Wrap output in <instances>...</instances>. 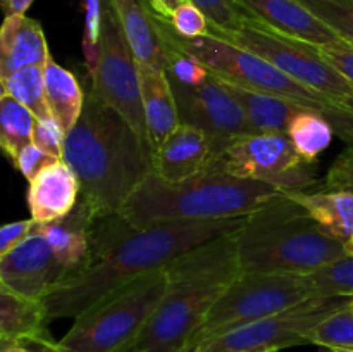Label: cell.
<instances>
[{
    "mask_svg": "<svg viewBox=\"0 0 353 352\" xmlns=\"http://www.w3.org/2000/svg\"><path fill=\"white\" fill-rule=\"evenodd\" d=\"M248 216L214 221H168L137 228L123 216L97 219L85 264L43 299L48 323L76 320L119 286L168 268L185 252L240 230Z\"/></svg>",
    "mask_w": 353,
    "mask_h": 352,
    "instance_id": "cell-1",
    "label": "cell"
},
{
    "mask_svg": "<svg viewBox=\"0 0 353 352\" xmlns=\"http://www.w3.org/2000/svg\"><path fill=\"white\" fill-rule=\"evenodd\" d=\"M62 159L78 176L79 199L95 219L121 214L134 188L152 173V148L97 93L92 79L85 86L81 116L65 135Z\"/></svg>",
    "mask_w": 353,
    "mask_h": 352,
    "instance_id": "cell-2",
    "label": "cell"
},
{
    "mask_svg": "<svg viewBox=\"0 0 353 352\" xmlns=\"http://www.w3.org/2000/svg\"><path fill=\"white\" fill-rule=\"evenodd\" d=\"M236 231L185 252L164 268L169 286L134 342L138 352H183L188 347L214 302L241 275Z\"/></svg>",
    "mask_w": 353,
    "mask_h": 352,
    "instance_id": "cell-3",
    "label": "cell"
},
{
    "mask_svg": "<svg viewBox=\"0 0 353 352\" xmlns=\"http://www.w3.org/2000/svg\"><path fill=\"white\" fill-rule=\"evenodd\" d=\"M285 192L268 183L236 178L212 164L209 171L181 183H168L150 173L123 206L133 226L168 221H214L257 213Z\"/></svg>",
    "mask_w": 353,
    "mask_h": 352,
    "instance_id": "cell-4",
    "label": "cell"
},
{
    "mask_svg": "<svg viewBox=\"0 0 353 352\" xmlns=\"http://www.w3.org/2000/svg\"><path fill=\"white\" fill-rule=\"evenodd\" d=\"M234 238L241 275H310L347 255L343 242L286 193L250 214Z\"/></svg>",
    "mask_w": 353,
    "mask_h": 352,
    "instance_id": "cell-5",
    "label": "cell"
},
{
    "mask_svg": "<svg viewBox=\"0 0 353 352\" xmlns=\"http://www.w3.org/2000/svg\"><path fill=\"white\" fill-rule=\"evenodd\" d=\"M155 16V14H154ZM157 30L162 38L178 47L179 50L199 59L212 76L223 81L234 83L243 88L281 95L310 110L324 114L333 124L334 131L348 145L353 144V109L338 106L321 93L312 92L300 85L288 75L265 61L261 55L238 47L233 41L224 40L216 35L199 38H183L172 30L165 19L155 16Z\"/></svg>",
    "mask_w": 353,
    "mask_h": 352,
    "instance_id": "cell-6",
    "label": "cell"
},
{
    "mask_svg": "<svg viewBox=\"0 0 353 352\" xmlns=\"http://www.w3.org/2000/svg\"><path fill=\"white\" fill-rule=\"evenodd\" d=\"M168 286L164 269L119 286L79 314L68 333L41 352H123L133 347Z\"/></svg>",
    "mask_w": 353,
    "mask_h": 352,
    "instance_id": "cell-7",
    "label": "cell"
},
{
    "mask_svg": "<svg viewBox=\"0 0 353 352\" xmlns=\"http://www.w3.org/2000/svg\"><path fill=\"white\" fill-rule=\"evenodd\" d=\"M312 297L319 295L314 293L305 275H281V273L240 275L214 302L202 326L196 330L186 349L228 333L243 324L292 309Z\"/></svg>",
    "mask_w": 353,
    "mask_h": 352,
    "instance_id": "cell-8",
    "label": "cell"
},
{
    "mask_svg": "<svg viewBox=\"0 0 353 352\" xmlns=\"http://www.w3.org/2000/svg\"><path fill=\"white\" fill-rule=\"evenodd\" d=\"M221 38L261 55L290 78L321 93L331 102L353 109L352 85L324 59L316 45L278 33L252 17L245 19L240 30Z\"/></svg>",
    "mask_w": 353,
    "mask_h": 352,
    "instance_id": "cell-9",
    "label": "cell"
},
{
    "mask_svg": "<svg viewBox=\"0 0 353 352\" xmlns=\"http://www.w3.org/2000/svg\"><path fill=\"white\" fill-rule=\"evenodd\" d=\"M228 175L255 179L281 192L316 186V161H309L293 145L288 133H250L238 137L214 161Z\"/></svg>",
    "mask_w": 353,
    "mask_h": 352,
    "instance_id": "cell-10",
    "label": "cell"
},
{
    "mask_svg": "<svg viewBox=\"0 0 353 352\" xmlns=\"http://www.w3.org/2000/svg\"><path fill=\"white\" fill-rule=\"evenodd\" d=\"M352 302L353 297H312L292 309L234 328L193 345L185 352H279L295 345L310 344V331L327 316L345 309Z\"/></svg>",
    "mask_w": 353,
    "mask_h": 352,
    "instance_id": "cell-11",
    "label": "cell"
},
{
    "mask_svg": "<svg viewBox=\"0 0 353 352\" xmlns=\"http://www.w3.org/2000/svg\"><path fill=\"white\" fill-rule=\"evenodd\" d=\"M100 97L117 110L138 137L148 144L141 100L138 62L124 37L116 12L109 0L103 6V26L100 37V57L95 75L88 76Z\"/></svg>",
    "mask_w": 353,
    "mask_h": 352,
    "instance_id": "cell-12",
    "label": "cell"
},
{
    "mask_svg": "<svg viewBox=\"0 0 353 352\" xmlns=\"http://www.w3.org/2000/svg\"><path fill=\"white\" fill-rule=\"evenodd\" d=\"M171 86L181 123L196 126L210 138L216 159L234 138L252 133L238 100L216 76L210 75L209 79L199 86H185L172 81Z\"/></svg>",
    "mask_w": 353,
    "mask_h": 352,
    "instance_id": "cell-13",
    "label": "cell"
},
{
    "mask_svg": "<svg viewBox=\"0 0 353 352\" xmlns=\"http://www.w3.org/2000/svg\"><path fill=\"white\" fill-rule=\"evenodd\" d=\"M69 276L38 226L17 247L0 255V286L28 299L43 300Z\"/></svg>",
    "mask_w": 353,
    "mask_h": 352,
    "instance_id": "cell-14",
    "label": "cell"
},
{
    "mask_svg": "<svg viewBox=\"0 0 353 352\" xmlns=\"http://www.w3.org/2000/svg\"><path fill=\"white\" fill-rule=\"evenodd\" d=\"M214 161L210 138L196 126L181 123L152 152V173L168 183H181L209 171Z\"/></svg>",
    "mask_w": 353,
    "mask_h": 352,
    "instance_id": "cell-15",
    "label": "cell"
},
{
    "mask_svg": "<svg viewBox=\"0 0 353 352\" xmlns=\"http://www.w3.org/2000/svg\"><path fill=\"white\" fill-rule=\"evenodd\" d=\"M236 2L248 14V17L286 37L307 41L316 47H327L343 41L299 0H236Z\"/></svg>",
    "mask_w": 353,
    "mask_h": 352,
    "instance_id": "cell-16",
    "label": "cell"
},
{
    "mask_svg": "<svg viewBox=\"0 0 353 352\" xmlns=\"http://www.w3.org/2000/svg\"><path fill=\"white\" fill-rule=\"evenodd\" d=\"M81 193L79 179L71 166L61 159L45 168L28 190L31 217L38 224L52 223L68 216L76 207Z\"/></svg>",
    "mask_w": 353,
    "mask_h": 352,
    "instance_id": "cell-17",
    "label": "cell"
},
{
    "mask_svg": "<svg viewBox=\"0 0 353 352\" xmlns=\"http://www.w3.org/2000/svg\"><path fill=\"white\" fill-rule=\"evenodd\" d=\"M48 317L43 300L28 299L0 286V340L45 351L54 344L47 330Z\"/></svg>",
    "mask_w": 353,
    "mask_h": 352,
    "instance_id": "cell-18",
    "label": "cell"
},
{
    "mask_svg": "<svg viewBox=\"0 0 353 352\" xmlns=\"http://www.w3.org/2000/svg\"><path fill=\"white\" fill-rule=\"evenodd\" d=\"M138 72H140L148 144L154 152L181 124V119H179L178 104H176L171 81L164 69L138 64Z\"/></svg>",
    "mask_w": 353,
    "mask_h": 352,
    "instance_id": "cell-19",
    "label": "cell"
},
{
    "mask_svg": "<svg viewBox=\"0 0 353 352\" xmlns=\"http://www.w3.org/2000/svg\"><path fill=\"white\" fill-rule=\"evenodd\" d=\"M50 57L43 28L38 21L26 14L6 16L0 30V78L28 66H45Z\"/></svg>",
    "mask_w": 353,
    "mask_h": 352,
    "instance_id": "cell-20",
    "label": "cell"
},
{
    "mask_svg": "<svg viewBox=\"0 0 353 352\" xmlns=\"http://www.w3.org/2000/svg\"><path fill=\"white\" fill-rule=\"evenodd\" d=\"M95 221L88 206L79 199L68 216L52 221V223H37L38 230L45 235L50 244L57 262L71 275L78 271L88 259Z\"/></svg>",
    "mask_w": 353,
    "mask_h": 352,
    "instance_id": "cell-21",
    "label": "cell"
},
{
    "mask_svg": "<svg viewBox=\"0 0 353 352\" xmlns=\"http://www.w3.org/2000/svg\"><path fill=\"white\" fill-rule=\"evenodd\" d=\"M138 64L164 69V45L155 16L143 0H109Z\"/></svg>",
    "mask_w": 353,
    "mask_h": 352,
    "instance_id": "cell-22",
    "label": "cell"
},
{
    "mask_svg": "<svg viewBox=\"0 0 353 352\" xmlns=\"http://www.w3.org/2000/svg\"><path fill=\"white\" fill-rule=\"evenodd\" d=\"M223 85L243 109L252 133H288L293 117L307 109L286 97L243 88L228 81H223Z\"/></svg>",
    "mask_w": 353,
    "mask_h": 352,
    "instance_id": "cell-23",
    "label": "cell"
},
{
    "mask_svg": "<svg viewBox=\"0 0 353 352\" xmlns=\"http://www.w3.org/2000/svg\"><path fill=\"white\" fill-rule=\"evenodd\" d=\"M303 207L326 233L347 244L353 235V193L343 190H299L285 192Z\"/></svg>",
    "mask_w": 353,
    "mask_h": 352,
    "instance_id": "cell-24",
    "label": "cell"
},
{
    "mask_svg": "<svg viewBox=\"0 0 353 352\" xmlns=\"http://www.w3.org/2000/svg\"><path fill=\"white\" fill-rule=\"evenodd\" d=\"M45 90L52 117L69 133L85 107V86L79 85V79L71 71L50 57L45 64Z\"/></svg>",
    "mask_w": 353,
    "mask_h": 352,
    "instance_id": "cell-25",
    "label": "cell"
},
{
    "mask_svg": "<svg viewBox=\"0 0 353 352\" xmlns=\"http://www.w3.org/2000/svg\"><path fill=\"white\" fill-rule=\"evenodd\" d=\"M34 124L37 117L28 107L9 93L0 95V145L12 164H16L21 150L33 144Z\"/></svg>",
    "mask_w": 353,
    "mask_h": 352,
    "instance_id": "cell-26",
    "label": "cell"
},
{
    "mask_svg": "<svg viewBox=\"0 0 353 352\" xmlns=\"http://www.w3.org/2000/svg\"><path fill=\"white\" fill-rule=\"evenodd\" d=\"M0 83H2V93H9L12 99L28 107L37 119L52 116L47 104L43 64L17 69L9 76L0 78Z\"/></svg>",
    "mask_w": 353,
    "mask_h": 352,
    "instance_id": "cell-27",
    "label": "cell"
},
{
    "mask_svg": "<svg viewBox=\"0 0 353 352\" xmlns=\"http://www.w3.org/2000/svg\"><path fill=\"white\" fill-rule=\"evenodd\" d=\"M334 135L336 131L330 119L324 114L309 109L296 114L288 128V137L295 148L309 161H316L330 147Z\"/></svg>",
    "mask_w": 353,
    "mask_h": 352,
    "instance_id": "cell-28",
    "label": "cell"
},
{
    "mask_svg": "<svg viewBox=\"0 0 353 352\" xmlns=\"http://www.w3.org/2000/svg\"><path fill=\"white\" fill-rule=\"evenodd\" d=\"M305 278L316 295L353 297V255H345Z\"/></svg>",
    "mask_w": 353,
    "mask_h": 352,
    "instance_id": "cell-29",
    "label": "cell"
},
{
    "mask_svg": "<svg viewBox=\"0 0 353 352\" xmlns=\"http://www.w3.org/2000/svg\"><path fill=\"white\" fill-rule=\"evenodd\" d=\"M310 344L331 349V351L353 352V306L327 316L309 335Z\"/></svg>",
    "mask_w": 353,
    "mask_h": 352,
    "instance_id": "cell-30",
    "label": "cell"
},
{
    "mask_svg": "<svg viewBox=\"0 0 353 352\" xmlns=\"http://www.w3.org/2000/svg\"><path fill=\"white\" fill-rule=\"evenodd\" d=\"M161 40L162 45H164V71L168 75L169 81L179 83V85L185 86H199L209 79V69L199 59L179 50L178 47L169 43L165 38L161 37Z\"/></svg>",
    "mask_w": 353,
    "mask_h": 352,
    "instance_id": "cell-31",
    "label": "cell"
},
{
    "mask_svg": "<svg viewBox=\"0 0 353 352\" xmlns=\"http://www.w3.org/2000/svg\"><path fill=\"white\" fill-rule=\"evenodd\" d=\"M317 19L347 43L353 45V2L352 0H299Z\"/></svg>",
    "mask_w": 353,
    "mask_h": 352,
    "instance_id": "cell-32",
    "label": "cell"
},
{
    "mask_svg": "<svg viewBox=\"0 0 353 352\" xmlns=\"http://www.w3.org/2000/svg\"><path fill=\"white\" fill-rule=\"evenodd\" d=\"M207 16L210 23V33L216 37L234 33L243 26L248 14L236 0H190Z\"/></svg>",
    "mask_w": 353,
    "mask_h": 352,
    "instance_id": "cell-33",
    "label": "cell"
},
{
    "mask_svg": "<svg viewBox=\"0 0 353 352\" xmlns=\"http://www.w3.org/2000/svg\"><path fill=\"white\" fill-rule=\"evenodd\" d=\"M168 23L183 38H199L210 33V23L207 16L190 0L183 2L172 12L171 19Z\"/></svg>",
    "mask_w": 353,
    "mask_h": 352,
    "instance_id": "cell-34",
    "label": "cell"
},
{
    "mask_svg": "<svg viewBox=\"0 0 353 352\" xmlns=\"http://www.w3.org/2000/svg\"><path fill=\"white\" fill-rule=\"evenodd\" d=\"M65 135L68 133L62 130L61 124L52 116L45 117V119H37L33 131V144L38 148L47 152V154L62 159V155H64Z\"/></svg>",
    "mask_w": 353,
    "mask_h": 352,
    "instance_id": "cell-35",
    "label": "cell"
},
{
    "mask_svg": "<svg viewBox=\"0 0 353 352\" xmlns=\"http://www.w3.org/2000/svg\"><path fill=\"white\" fill-rule=\"evenodd\" d=\"M324 188L353 193V145L336 157L324 179Z\"/></svg>",
    "mask_w": 353,
    "mask_h": 352,
    "instance_id": "cell-36",
    "label": "cell"
},
{
    "mask_svg": "<svg viewBox=\"0 0 353 352\" xmlns=\"http://www.w3.org/2000/svg\"><path fill=\"white\" fill-rule=\"evenodd\" d=\"M57 161H61V159L47 154V152L38 148L34 144H30L21 150L19 157H17L16 164L14 166L23 173V176L28 179V183H30L33 182L45 168H48V166L54 164V162Z\"/></svg>",
    "mask_w": 353,
    "mask_h": 352,
    "instance_id": "cell-37",
    "label": "cell"
},
{
    "mask_svg": "<svg viewBox=\"0 0 353 352\" xmlns=\"http://www.w3.org/2000/svg\"><path fill=\"white\" fill-rule=\"evenodd\" d=\"M319 50L324 59L347 78L353 88V45L340 41V43L327 45V47H319Z\"/></svg>",
    "mask_w": 353,
    "mask_h": 352,
    "instance_id": "cell-38",
    "label": "cell"
},
{
    "mask_svg": "<svg viewBox=\"0 0 353 352\" xmlns=\"http://www.w3.org/2000/svg\"><path fill=\"white\" fill-rule=\"evenodd\" d=\"M103 6H105V0H83V9H85L83 41L100 45L103 26Z\"/></svg>",
    "mask_w": 353,
    "mask_h": 352,
    "instance_id": "cell-39",
    "label": "cell"
},
{
    "mask_svg": "<svg viewBox=\"0 0 353 352\" xmlns=\"http://www.w3.org/2000/svg\"><path fill=\"white\" fill-rule=\"evenodd\" d=\"M34 226H37V221L33 217L23 221H14V223L2 226V230H0V255L7 254L14 247H17L21 242L26 240L33 233Z\"/></svg>",
    "mask_w": 353,
    "mask_h": 352,
    "instance_id": "cell-40",
    "label": "cell"
},
{
    "mask_svg": "<svg viewBox=\"0 0 353 352\" xmlns=\"http://www.w3.org/2000/svg\"><path fill=\"white\" fill-rule=\"evenodd\" d=\"M183 2H186V0H147L145 3H147L148 9H150L155 16H159L161 19L169 21L172 12H174Z\"/></svg>",
    "mask_w": 353,
    "mask_h": 352,
    "instance_id": "cell-41",
    "label": "cell"
},
{
    "mask_svg": "<svg viewBox=\"0 0 353 352\" xmlns=\"http://www.w3.org/2000/svg\"><path fill=\"white\" fill-rule=\"evenodd\" d=\"M34 0H2L6 16H23L30 9Z\"/></svg>",
    "mask_w": 353,
    "mask_h": 352,
    "instance_id": "cell-42",
    "label": "cell"
},
{
    "mask_svg": "<svg viewBox=\"0 0 353 352\" xmlns=\"http://www.w3.org/2000/svg\"><path fill=\"white\" fill-rule=\"evenodd\" d=\"M2 352H33L23 344H2Z\"/></svg>",
    "mask_w": 353,
    "mask_h": 352,
    "instance_id": "cell-43",
    "label": "cell"
},
{
    "mask_svg": "<svg viewBox=\"0 0 353 352\" xmlns=\"http://www.w3.org/2000/svg\"><path fill=\"white\" fill-rule=\"evenodd\" d=\"M345 248H347V255H353V235H352L350 240L345 244Z\"/></svg>",
    "mask_w": 353,
    "mask_h": 352,
    "instance_id": "cell-44",
    "label": "cell"
},
{
    "mask_svg": "<svg viewBox=\"0 0 353 352\" xmlns=\"http://www.w3.org/2000/svg\"><path fill=\"white\" fill-rule=\"evenodd\" d=\"M331 352H348V351H331Z\"/></svg>",
    "mask_w": 353,
    "mask_h": 352,
    "instance_id": "cell-45",
    "label": "cell"
},
{
    "mask_svg": "<svg viewBox=\"0 0 353 352\" xmlns=\"http://www.w3.org/2000/svg\"><path fill=\"white\" fill-rule=\"evenodd\" d=\"M143 2H147V0H143Z\"/></svg>",
    "mask_w": 353,
    "mask_h": 352,
    "instance_id": "cell-46",
    "label": "cell"
},
{
    "mask_svg": "<svg viewBox=\"0 0 353 352\" xmlns=\"http://www.w3.org/2000/svg\"><path fill=\"white\" fill-rule=\"evenodd\" d=\"M352 306H353V302H352Z\"/></svg>",
    "mask_w": 353,
    "mask_h": 352,
    "instance_id": "cell-47",
    "label": "cell"
},
{
    "mask_svg": "<svg viewBox=\"0 0 353 352\" xmlns=\"http://www.w3.org/2000/svg\"><path fill=\"white\" fill-rule=\"evenodd\" d=\"M126 351H128V349H126ZM123 352H124V351H123Z\"/></svg>",
    "mask_w": 353,
    "mask_h": 352,
    "instance_id": "cell-48",
    "label": "cell"
},
{
    "mask_svg": "<svg viewBox=\"0 0 353 352\" xmlns=\"http://www.w3.org/2000/svg\"><path fill=\"white\" fill-rule=\"evenodd\" d=\"M352 2H353V0H352Z\"/></svg>",
    "mask_w": 353,
    "mask_h": 352,
    "instance_id": "cell-49",
    "label": "cell"
},
{
    "mask_svg": "<svg viewBox=\"0 0 353 352\" xmlns=\"http://www.w3.org/2000/svg\"><path fill=\"white\" fill-rule=\"evenodd\" d=\"M352 145H353V144H352Z\"/></svg>",
    "mask_w": 353,
    "mask_h": 352,
    "instance_id": "cell-50",
    "label": "cell"
}]
</instances>
